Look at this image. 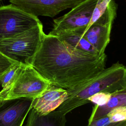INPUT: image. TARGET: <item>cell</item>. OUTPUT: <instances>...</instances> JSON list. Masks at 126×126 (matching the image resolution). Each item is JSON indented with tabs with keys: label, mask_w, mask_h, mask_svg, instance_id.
Wrapping results in <instances>:
<instances>
[{
	"label": "cell",
	"mask_w": 126,
	"mask_h": 126,
	"mask_svg": "<svg viewBox=\"0 0 126 126\" xmlns=\"http://www.w3.org/2000/svg\"><path fill=\"white\" fill-rule=\"evenodd\" d=\"M106 55L80 51L57 36L45 34L31 65L51 85L72 89L105 68Z\"/></svg>",
	"instance_id": "6da1fadb"
},
{
	"label": "cell",
	"mask_w": 126,
	"mask_h": 126,
	"mask_svg": "<svg viewBox=\"0 0 126 126\" xmlns=\"http://www.w3.org/2000/svg\"><path fill=\"white\" fill-rule=\"evenodd\" d=\"M126 87V67L117 62L95 76L67 90V99L57 110L66 115L75 108L88 103V99L95 94H113Z\"/></svg>",
	"instance_id": "7a4b0ae2"
},
{
	"label": "cell",
	"mask_w": 126,
	"mask_h": 126,
	"mask_svg": "<svg viewBox=\"0 0 126 126\" xmlns=\"http://www.w3.org/2000/svg\"><path fill=\"white\" fill-rule=\"evenodd\" d=\"M45 34L41 23L24 32L0 40V52L15 62L31 65Z\"/></svg>",
	"instance_id": "3957f363"
},
{
	"label": "cell",
	"mask_w": 126,
	"mask_h": 126,
	"mask_svg": "<svg viewBox=\"0 0 126 126\" xmlns=\"http://www.w3.org/2000/svg\"><path fill=\"white\" fill-rule=\"evenodd\" d=\"M51 85L31 65L23 64L15 80L5 92L0 93L3 100L27 97L34 99Z\"/></svg>",
	"instance_id": "277c9868"
},
{
	"label": "cell",
	"mask_w": 126,
	"mask_h": 126,
	"mask_svg": "<svg viewBox=\"0 0 126 126\" xmlns=\"http://www.w3.org/2000/svg\"><path fill=\"white\" fill-rule=\"evenodd\" d=\"M98 0H85L63 16L54 20L49 34L59 36L77 31L84 32L89 27L94 10Z\"/></svg>",
	"instance_id": "5b68a950"
},
{
	"label": "cell",
	"mask_w": 126,
	"mask_h": 126,
	"mask_svg": "<svg viewBox=\"0 0 126 126\" xmlns=\"http://www.w3.org/2000/svg\"><path fill=\"white\" fill-rule=\"evenodd\" d=\"M40 24L37 17L13 4L0 6V40L24 32Z\"/></svg>",
	"instance_id": "8992f818"
},
{
	"label": "cell",
	"mask_w": 126,
	"mask_h": 126,
	"mask_svg": "<svg viewBox=\"0 0 126 126\" xmlns=\"http://www.w3.org/2000/svg\"><path fill=\"white\" fill-rule=\"evenodd\" d=\"M117 15V4L111 0L103 14L82 34L101 56L110 42L113 21Z\"/></svg>",
	"instance_id": "52a82bcc"
},
{
	"label": "cell",
	"mask_w": 126,
	"mask_h": 126,
	"mask_svg": "<svg viewBox=\"0 0 126 126\" xmlns=\"http://www.w3.org/2000/svg\"><path fill=\"white\" fill-rule=\"evenodd\" d=\"M85 0H9L27 13L37 17H54L61 11L72 8Z\"/></svg>",
	"instance_id": "ba28073f"
},
{
	"label": "cell",
	"mask_w": 126,
	"mask_h": 126,
	"mask_svg": "<svg viewBox=\"0 0 126 126\" xmlns=\"http://www.w3.org/2000/svg\"><path fill=\"white\" fill-rule=\"evenodd\" d=\"M33 99L21 97L3 100L0 104V126H22Z\"/></svg>",
	"instance_id": "9c48e42d"
},
{
	"label": "cell",
	"mask_w": 126,
	"mask_h": 126,
	"mask_svg": "<svg viewBox=\"0 0 126 126\" xmlns=\"http://www.w3.org/2000/svg\"><path fill=\"white\" fill-rule=\"evenodd\" d=\"M67 90L51 85L33 99L32 108L40 115L48 114L58 108L67 99Z\"/></svg>",
	"instance_id": "30bf717a"
},
{
	"label": "cell",
	"mask_w": 126,
	"mask_h": 126,
	"mask_svg": "<svg viewBox=\"0 0 126 126\" xmlns=\"http://www.w3.org/2000/svg\"><path fill=\"white\" fill-rule=\"evenodd\" d=\"M65 115L57 109L48 114L40 115L32 108L26 126H65Z\"/></svg>",
	"instance_id": "8fae6325"
},
{
	"label": "cell",
	"mask_w": 126,
	"mask_h": 126,
	"mask_svg": "<svg viewBox=\"0 0 126 126\" xmlns=\"http://www.w3.org/2000/svg\"><path fill=\"white\" fill-rule=\"evenodd\" d=\"M120 106H126V87L112 94L110 99L105 104L94 105L88 123L105 116L112 109Z\"/></svg>",
	"instance_id": "7c38bea8"
},
{
	"label": "cell",
	"mask_w": 126,
	"mask_h": 126,
	"mask_svg": "<svg viewBox=\"0 0 126 126\" xmlns=\"http://www.w3.org/2000/svg\"><path fill=\"white\" fill-rule=\"evenodd\" d=\"M87 126H126V106L112 109L105 116L88 123Z\"/></svg>",
	"instance_id": "4fadbf2b"
},
{
	"label": "cell",
	"mask_w": 126,
	"mask_h": 126,
	"mask_svg": "<svg viewBox=\"0 0 126 126\" xmlns=\"http://www.w3.org/2000/svg\"><path fill=\"white\" fill-rule=\"evenodd\" d=\"M83 31L68 32L58 37L80 51L93 55H99L96 50L83 35Z\"/></svg>",
	"instance_id": "5bb4252c"
},
{
	"label": "cell",
	"mask_w": 126,
	"mask_h": 126,
	"mask_svg": "<svg viewBox=\"0 0 126 126\" xmlns=\"http://www.w3.org/2000/svg\"><path fill=\"white\" fill-rule=\"evenodd\" d=\"M23 64L19 63H16L4 74L0 82V86L2 87L0 93L5 92L10 87L20 72Z\"/></svg>",
	"instance_id": "9a60e30c"
},
{
	"label": "cell",
	"mask_w": 126,
	"mask_h": 126,
	"mask_svg": "<svg viewBox=\"0 0 126 126\" xmlns=\"http://www.w3.org/2000/svg\"><path fill=\"white\" fill-rule=\"evenodd\" d=\"M111 0H98L94 10L89 27L103 14ZM88 27V28H89Z\"/></svg>",
	"instance_id": "2e32d148"
},
{
	"label": "cell",
	"mask_w": 126,
	"mask_h": 126,
	"mask_svg": "<svg viewBox=\"0 0 126 126\" xmlns=\"http://www.w3.org/2000/svg\"><path fill=\"white\" fill-rule=\"evenodd\" d=\"M17 63L0 52V82L4 74Z\"/></svg>",
	"instance_id": "e0dca14e"
},
{
	"label": "cell",
	"mask_w": 126,
	"mask_h": 126,
	"mask_svg": "<svg viewBox=\"0 0 126 126\" xmlns=\"http://www.w3.org/2000/svg\"><path fill=\"white\" fill-rule=\"evenodd\" d=\"M112 94L101 92L95 94L88 99V102H92L96 105H102L106 103L110 99Z\"/></svg>",
	"instance_id": "ac0fdd59"
},
{
	"label": "cell",
	"mask_w": 126,
	"mask_h": 126,
	"mask_svg": "<svg viewBox=\"0 0 126 126\" xmlns=\"http://www.w3.org/2000/svg\"><path fill=\"white\" fill-rule=\"evenodd\" d=\"M3 101V99H1L0 98V104L2 102V101Z\"/></svg>",
	"instance_id": "d6986e66"
},
{
	"label": "cell",
	"mask_w": 126,
	"mask_h": 126,
	"mask_svg": "<svg viewBox=\"0 0 126 126\" xmlns=\"http://www.w3.org/2000/svg\"></svg>",
	"instance_id": "ffe728a7"
}]
</instances>
